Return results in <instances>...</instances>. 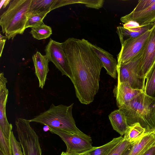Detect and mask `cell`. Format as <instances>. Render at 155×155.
Wrapping results in <instances>:
<instances>
[{"label":"cell","instance_id":"cell-1","mask_svg":"<svg viewBox=\"0 0 155 155\" xmlns=\"http://www.w3.org/2000/svg\"><path fill=\"white\" fill-rule=\"evenodd\" d=\"M90 43L84 39L74 38H69L63 43L71 70L70 79L76 96L85 104L92 102L98 92L101 71L103 67Z\"/></svg>","mask_w":155,"mask_h":155},{"label":"cell","instance_id":"cell-2","mask_svg":"<svg viewBox=\"0 0 155 155\" xmlns=\"http://www.w3.org/2000/svg\"><path fill=\"white\" fill-rule=\"evenodd\" d=\"M118 109L125 114L129 126L137 123L146 132L155 130V97L143 91Z\"/></svg>","mask_w":155,"mask_h":155},{"label":"cell","instance_id":"cell-3","mask_svg":"<svg viewBox=\"0 0 155 155\" xmlns=\"http://www.w3.org/2000/svg\"><path fill=\"white\" fill-rule=\"evenodd\" d=\"M74 103L68 106L61 104L57 106L52 104L48 109L29 120L46 125L49 128L58 129L82 136L85 134L76 126L73 116Z\"/></svg>","mask_w":155,"mask_h":155},{"label":"cell","instance_id":"cell-4","mask_svg":"<svg viewBox=\"0 0 155 155\" xmlns=\"http://www.w3.org/2000/svg\"><path fill=\"white\" fill-rule=\"evenodd\" d=\"M32 0H13L0 16L2 31L8 40H13L18 34H22Z\"/></svg>","mask_w":155,"mask_h":155},{"label":"cell","instance_id":"cell-5","mask_svg":"<svg viewBox=\"0 0 155 155\" xmlns=\"http://www.w3.org/2000/svg\"><path fill=\"white\" fill-rule=\"evenodd\" d=\"M29 120L17 118L15 124L24 155H41L39 137L30 125Z\"/></svg>","mask_w":155,"mask_h":155},{"label":"cell","instance_id":"cell-6","mask_svg":"<svg viewBox=\"0 0 155 155\" xmlns=\"http://www.w3.org/2000/svg\"><path fill=\"white\" fill-rule=\"evenodd\" d=\"M144 49L130 61L117 66V81L127 82L134 89L144 91L145 79L140 74L139 68Z\"/></svg>","mask_w":155,"mask_h":155},{"label":"cell","instance_id":"cell-7","mask_svg":"<svg viewBox=\"0 0 155 155\" xmlns=\"http://www.w3.org/2000/svg\"><path fill=\"white\" fill-rule=\"evenodd\" d=\"M52 134L58 136L67 146L66 152L82 154L93 149L91 137L88 135L82 136L61 130L49 128Z\"/></svg>","mask_w":155,"mask_h":155},{"label":"cell","instance_id":"cell-8","mask_svg":"<svg viewBox=\"0 0 155 155\" xmlns=\"http://www.w3.org/2000/svg\"><path fill=\"white\" fill-rule=\"evenodd\" d=\"M151 29L137 37L125 41L121 45V50L117 56V66L131 60L145 48Z\"/></svg>","mask_w":155,"mask_h":155},{"label":"cell","instance_id":"cell-9","mask_svg":"<svg viewBox=\"0 0 155 155\" xmlns=\"http://www.w3.org/2000/svg\"><path fill=\"white\" fill-rule=\"evenodd\" d=\"M45 51L49 61H51L61 71L62 75H65L70 79L71 70L64 52L63 43H60L50 38L45 47Z\"/></svg>","mask_w":155,"mask_h":155},{"label":"cell","instance_id":"cell-10","mask_svg":"<svg viewBox=\"0 0 155 155\" xmlns=\"http://www.w3.org/2000/svg\"><path fill=\"white\" fill-rule=\"evenodd\" d=\"M7 78L3 72L0 74V130L5 137L10 140L12 126L7 120L6 114V104L8 91L6 86Z\"/></svg>","mask_w":155,"mask_h":155},{"label":"cell","instance_id":"cell-11","mask_svg":"<svg viewBox=\"0 0 155 155\" xmlns=\"http://www.w3.org/2000/svg\"><path fill=\"white\" fill-rule=\"evenodd\" d=\"M155 64V22L143 51L139 68L140 75L146 79L147 75Z\"/></svg>","mask_w":155,"mask_h":155},{"label":"cell","instance_id":"cell-12","mask_svg":"<svg viewBox=\"0 0 155 155\" xmlns=\"http://www.w3.org/2000/svg\"><path fill=\"white\" fill-rule=\"evenodd\" d=\"M143 91L133 88L127 82L117 81L113 91L118 108L138 96Z\"/></svg>","mask_w":155,"mask_h":155},{"label":"cell","instance_id":"cell-13","mask_svg":"<svg viewBox=\"0 0 155 155\" xmlns=\"http://www.w3.org/2000/svg\"><path fill=\"white\" fill-rule=\"evenodd\" d=\"M120 20L124 24L133 21L140 26L155 22V2L142 11L136 12L132 11L122 17Z\"/></svg>","mask_w":155,"mask_h":155},{"label":"cell","instance_id":"cell-14","mask_svg":"<svg viewBox=\"0 0 155 155\" xmlns=\"http://www.w3.org/2000/svg\"><path fill=\"white\" fill-rule=\"evenodd\" d=\"M90 46L102 63L107 73L114 79L117 78V62L113 56L101 48L90 43Z\"/></svg>","mask_w":155,"mask_h":155},{"label":"cell","instance_id":"cell-15","mask_svg":"<svg viewBox=\"0 0 155 155\" xmlns=\"http://www.w3.org/2000/svg\"><path fill=\"white\" fill-rule=\"evenodd\" d=\"M32 58L35 67V74L39 81V87L42 89L49 71V61L45 55H42L38 51L32 56Z\"/></svg>","mask_w":155,"mask_h":155},{"label":"cell","instance_id":"cell-16","mask_svg":"<svg viewBox=\"0 0 155 155\" xmlns=\"http://www.w3.org/2000/svg\"><path fill=\"white\" fill-rule=\"evenodd\" d=\"M155 146V130L146 132L137 143L132 145L129 155H143Z\"/></svg>","mask_w":155,"mask_h":155},{"label":"cell","instance_id":"cell-17","mask_svg":"<svg viewBox=\"0 0 155 155\" xmlns=\"http://www.w3.org/2000/svg\"><path fill=\"white\" fill-rule=\"evenodd\" d=\"M154 23L140 26L132 29H127L123 26H118L117 28L116 32L119 37L121 45L126 40L136 38L150 30Z\"/></svg>","mask_w":155,"mask_h":155},{"label":"cell","instance_id":"cell-18","mask_svg":"<svg viewBox=\"0 0 155 155\" xmlns=\"http://www.w3.org/2000/svg\"><path fill=\"white\" fill-rule=\"evenodd\" d=\"M108 117L113 129L121 136L124 135L129 126L124 113L118 109L112 112Z\"/></svg>","mask_w":155,"mask_h":155},{"label":"cell","instance_id":"cell-19","mask_svg":"<svg viewBox=\"0 0 155 155\" xmlns=\"http://www.w3.org/2000/svg\"><path fill=\"white\" fill-rule=\"evenodd\" d=\"M146 132L145 129L140 124L135 123L129 126L124 137L133 145L139 141Z\"/></svg>","mask_w":155,"mask_h":155},{"label":"cell","instance_id":"cell-20","mask_svg":"<svg viewBox=\"0 0 155 155\" xmlns=\"http://www.w3.org/2000/svg\"><path fill=\"white\" fill-rule=\"evenodd\" d=\"M124 139L122 136L114 138L111 141L101 146L95 147L83 154V155H107L110 150Z\"/></svg>","mask_w":155,"mask_h":155},{"label":"cell","instance_id":"cell-21","mask_svg":"<svg viewBox=\"0 0 155 155\" xmlns=\"http://www.w3.org/2000/svg\"><path fill=\"white\" fill-rule=\"evenodd\" d=\"M54 0H32L29 12H46L51 11Z\"/></svg>","mask_w":155,"mask_h":155},{"label":"cell","instance_id":"cell-22","mask_svg":"<svg viewBox=\"0 0 155 155\" xmlns=\"http://www.w3.org/2000/svg\"><path fill=\"white\" fill-rule=\"evenodd\" d=\"M31 28L30 33L34 38L37 40L47 39L52 34L51 28L45 25L44 22Z\"/></svg>","mask_w":155,"mask_h":155},{"label":"cell","instance_id":"cell-23","mask_svg":"<svg viewBox=\"0 0 155 155\" xmlns=\"http://www.w3.org/2000/svg\"><path fill=\"white\" fill-rule=\"evenodd\" d=\"M48 13L47 12H29L26 21L25 28H32L38 26L43 23V19Z\"/></svg>","mask_w":155,"mask_h":155},{"label":"cell","instance_id":"cell-24","mask_svg":"<svg viewBox=\"0 0 155 155\" xmlns=\"http://www.w3.org/2000/svg\"><path fill=\"white\" fill-rule=\"evenodd\" d=\"M144 92L149 96L155 97V64L147 75Z\"/></svg>","mask_w":155,"mask_h":155},{"label":"cell","instance_id":"cell-25","mask_svg":"<svg viewBox=\"0 0 155 155\" xmlns=\"http://www.w3.org/2000/svg\"><path fill=\"white\" fill-rule=\"evenodd\" d=\"M0 152L3 155H13L10 140L6 138L0 130Z\"/></svg>","mask_w":155,"mask_h":155},{"label":"cell","instance_id":"cell-26","mask_svg":"<svg viewBox=\"0 0 155 155\" xmlns=\"http://www.w3.org/2000/svg\"><path fill=\"white\" fill-rule=\"evenodd\" d=\"M132 145L125 139L112 148L107 155H121Z\"/></svg>","mask_w":155,"mask_h":155},{"label":"cell","instance_id":"cell-27","mask_svg":"<svg viewBox=\"0 0 155 155\" xmlns=\"http://www.w3.org/2000/svg\"><path fill=\"white\" fill-rule=\"evenodd\" d=\"M13 155H23L21 151V147L19 142L18 141L15 136L13 132H11L10 139Z\"/></svg>","mask_w":155,"mask_h":155},{"label":"cell","instance_id":"cell-28","mask_svg":"<svg viewBox=\"0 0 155 155\" xmlns=\"http://www.w3.org/2000/svg\"><path fill=\"white\" fill-rule=\"evenodd\" d=\"M83 0H54L51 11L66 5L76 3L83 4Z\"/></svg>","mask_w":155,"mask_h":155},{"label":"cell","instance_id":"cell-29","mask_svg":"<svg viewBox=\"0 0 155 155\" xmlns=\"http://www.w3.org/2000/svg\"><path fill=\"white\" fill-rule=\"evenodd\" d=\"M155 2V0H139L137 5L132 12H136L142 11L147 8Z\"/></svg>","mask_w":155,"mask_h":155},{"label":"cell","instance_id":"cell-30","mask_svg":"<svg viewBox=\"0 0 155 155\" xmlns=\"http://www.w3.org/2000/svg\"><path fill=\"white\" fill-rule=\"evenodd\" d=\"M140 26L137 23L133 21H130L123 25V27L127 29H132L140 27Z\"/></svg>","mask_w":155,"mask_h":155},{"label":"cell","instance_id":"cell-31","mask_svg":"<svg viewBox=\"0 0 155 155\" xmlns=\"http://www.w3.org/2000/svg\"><path fill=\"white\" fill-rule=\"evenodd\" d=\"M143 155H155V146L151 148Z\"/></svg>","mask_w":155,"mask_h":155},{"label":"cell","instance_id":"cell-32","mask_svg":"<svg viewBox=\"0 0 155 155\" xmlns=\"http://www.w3.org/2000/svg\"><path fill=\"white\" fill-rule=\"evenodd\" d=\"M6 39H0V57L2 56V53L3 51Z\"/></svg>","mask_w":155,"mask_h":155},{"label":"cell","instance_id":"cell-33","mask_svg":"<svg viewBox=\"0 0 155 155\" xmlns=\"http://www.w3.org/2000/svg\"><path fill=\"white\" fill-rule=\"evenodd\" d=\"M11 0H1L0 4V8H1L2 6L3 5V8L5 7L9 4Z\"/></svg>","mask_w":155,"mask_h":155},{"label":"cell","instance_id":"cell-34","mask_svg":"<svg viewBox=\"0 0 155 155\" xmlns=\"http://www.w3.org/2000/svg\"><path fill=\"white\" fill-rule=\"evenodd\" d=\"M76 154L74 153H69L63 151L61 152L60 155H83V154Z\"/></svg>","mask_w":155,"mask_h":155},{"label":"cell","instance_id":"cell-35","mask_svg":"<svg viewBox=\"0 0 155 155\" xmlns=\"http://www.w3.org/2000/svg\"><path fill=\"white\" fill-rule=\"evenodd\" d=\"M132 145L130 146L128 149L124 151L121 155H129L131 151Z\"/></svg>","mask_w":155,"mask_h":155},{"label":"cell","instance_id":"cell-36","mask_svg":"<svg viewBox=\"0 0 155 155\" xmlns=\"http://www.w3.org/2000/svg\"><path fill=\"white\" fill-rule=\"evenodd\" d=\"M0 155H3L1 152H0Z\"/></svg>","mask_w":155,"mask_h":155}]
</instances>
